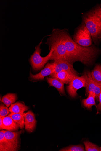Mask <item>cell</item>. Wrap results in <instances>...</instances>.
I'll list each match as a JSON object with an SVG mask.
<instances>
[{"label": "cell", "instance_id": "4", "mask_svg": "<svg viewBox=\"0 0 101 151\" xmlns=\"http://www.w3.org/2000/svg\"><path fill=\"white\" fill-rule=\"evenodd\" d=\"M42 40L35 47L34 52L32 55L30 59V61L33 69L37 71L40 70L44 67L45 64L50 58L54 49L51 48V50L47 55L45 57H42L40 55L41 53V45Z\"/></svg>", "mask_w": 101, "mask_h": 151}, {"label": "cell", "instance_id": "14", "mask_svg": "<svg viewBox=\"0 0 101 151\" xmlns=\"http://www.w3.org/2000/svg\"><path fill=\"white\" fill-rule=\"evenodd\" d=\"M4 129L12 131H18L19 128L12 118L8 116L2 117Z\"/></svg>", "mask_w": 101, "mask_h": 151}, {"label": "cell", "instance_id": "25", "mask_svg": "<svg viewBox=\"0 0 101 151\" xmlns=\"http://www.w3.org/2000/svg\"><path fill=\"white\" fill-rule=\"evenodd\" d=\"M99 104L97 106L98 110L101 111V92L100 93L99 96Z\"/></svg>", "mask_w": 101, "mask_h": 151}, {"label": "cell", "instance_id": "26", "mask_svg": "<svg viewBox=\"0 0 101 151\" xmlns=\"http://www.w3.org/2000/svg\"><path fill=\"white\" fill-rule=\"evenodd\" d=\"M4 129V124L3 122V118L0 117V130Z\"/></svg>", "mask_w": 101, "mask_h": 151}, {"label": "cell", "instance_id": "1", "mask_svg": "<svg viewBox=\"0 0 101 151\" xmlns=\"http://www.w3.org/2000/svg\"><path fill=\"white\" fill-rule=\"evenodd\" d=\"M69 55L74 62L79 61L86 65L91 64L100 52L94 46L85 47L76 43L67 30L57 29Z\"/></svg>", "mask_w": 101, "mask_h": 151}, {"label": "cell", "instance_id": "2", "mask_svg": "<svg viewBox=\"0 0 101 151\" xmlns=\"http://www.w3.org/2000/svg\"><path fill=\"white\" fill-rule=\"evenodd\" d=\"M48 40L50 47L54 49L50 60L63 61L73 64L74 62L67 51L57 29L53 30Z\"/></svg>", "mask_w": 101, "mask_h": 151}, {"label": "cell", "instance_id": "15", "mask_svg": "<svg viewBox=\"0 0 101 151\" xmlns=\"http://www.w3.org/2000/svg\"><path fill=\"white\" fill-rule=\"evenodd\" d=\"M47 80L50 86L55 87L61 94L65 95L64 87V84L63 82L58 79L52 78L47 77Z\"/></svg>", "mask_w": 101, "mask_h": 151}, {"label": "cell", "instance_id": "11", "mask_svg": "<svg viewBox=\"0 0 101 151\" xmlns=\"http://www.w3.org/2000/svg\"><path fill=\"white\" fill-rule=\"evenodd\" d=\"M5 131L2 130L0 132V151H17L19 147L9 142L5 138L4 133Z\"/></svg>", "mask_w": 101, "mask_h": 151}, {"label": "cell", "instance_id": "16", "mask_svg": "<svg viewBox=\"0 0 101 151\" xmlns=\"http://www.w3.org/2000/svg\"><path fill=\"white\" fill-rule=\"evenodd\" d=\"M9 109L11 113H21L27 111L29 107L22 103L17 102L12 104Z\"/></svg>", "mask_w": 101, "mask_h": 151}, {"label": "cell", "instance_id": "23", "mask_svg": "<svg viewBox=\"0 0 101 151\" xmlns=\"http://www.w3.org/2000/svg\"><path fill=\"white\" fill-rule=\"evenodd\" d=\"M9 109L3 104L0 106V117H2L7 116L9 113Z\"/></svg>", "mask_w": 101, "mask_h": 151}, {"label": "cell", "instance_id": "27", "mask_svg": "<svg viewBox=\"0 0 101 151\" xmlns=\"http://www.w3.org/2000/svg\"><path fill=\"white\" fill-rule=\"evenodd\" d=\"M100 151H101V147H100Z\"/></svg>", "mask_w": 101, "mask_h": 151}, {"label": "cell", "instance_id": "3", "mask_svg": "<svg viewBox=\"0 0 101 151\" xmlns=\"http://www.w3.org/2000/svg\"><path fill=\"white\" fill-rule=\"evenodd\" d=\"M84 22L90 32L95 44L101 41V22L92 9L85 14Z\"/></svg>", "mask_w": 101, "mask_h": 151}, {"label": "cell", "instance_id": "19", "mask_svg": "<svg viewBox=\"0 0 101 151\" xmlns=\"http://www.w3.org/2000/svg\"><path fill=\"white\" fill-rule=\"evenodd\" d=\"M17 99V95L15 93H8L3 97L2 102L5 104L8 107L11 105L15 103Z\"/></svg>", "mask_w": 101, "mask_h": 151}, {"label": "cell", "instance_id": "12", "mask_svg": "<svg viewBox=\"0 0 101 151\" xmlns=\"http://www.w3.org/2000/svg\"><path fill=\"white\" fill-rule=\"evenodd\" d=\"M52 78H56L61 81L64 84H69L71 80L77 76L70 72L62 71L51 75Z\"/></svg>", "mask_w": 101, "mask_h": 151}, {"label": "cell", "instance_id": "8", "mask_svg": "<svg viewBox=\"0 0 101 151\" xmlns=\"http://www.w3.org/2000/svg\"><path fill=\"white\" fill-rule=\"evenodd\" d=\"M53 63L54 68L53 73L65 71L71 72L78 76V73L74 69L73 64L67 62L60 60L54 61Z\"/></svg>", "mask_w": 101, "mask_h": 151}, {"label": "cell", "instance_id": "10", "mask_svg": "<svg viewBox=\"0 0 101 151\" xmlns=\"http://www.w3.org/2000/svg\"><path fill=\"white\" fill-rule=\"evenodd\" d=\"M54 68L53 63H48L46 65L44 69L38 74L33 75L31 73L30 77L31 78L35 80H43L45 77L52 74L54 72Z\"/></svg>", "mask_w": 101, "mask_h": 151}, {"label": "cell", "instance_id": "5", "mask_svg": "<svg viewBox=\"0 0 101 151\" xmlns=\"http://www.w3.org/2000/svg\"><path fill=\"white\" fill-rule=\"evenodd\" d=\"M73 40L76 43L83 47H89L92 45V39L91 34L84 22L76 30Z\"/></svg>", "mask_w": 101, "mask_h": 151}, {"label": "cell", "instance_id": "24", "mask_svg": "<svg viewBox=\"0 0 101 151\" xmlns=\"http://www.w3.org/2000/svg\"><path fill=\"white\" fill-rule=\"evenodd\" d=\"M92 9L101 22V4L97 6Z\"/></svg>", "mask_w": 101, "mask_h": 151}, {"label": "cell", "instance_id": "18", "mask_svg": "<svg viewBox=\"0 0 101 151\" xmlns=\"http://www.w3.org/2000/svg\"><path fill=\"white\" fill-rule=\"evenodd\" d=\"M96 96L95 93L92 92H89L88 97L86 99H83L82 101L83 106L86 108L91 109L92 107L96 105L95 101Z\"/></svg>", "mask_w": 101, "mask_h": 151}, {"label": "cell", "instance_id": "22", "mask_svg": "<svg viewBox=\"0 0 101 151\" xmlns=\"http://www.w3.org/2000/svg\"><path fill=\"white\" fill-rule=\"evenodd\" d=\"M62 151H84L85 149L82 145H71L62 149Z\"/></svg>", "mask_w": 101, "mask_h": 151}, {"label": "cell", "instance_id": "17", "mask_svg": "<svg viewBox=\"0 0 101 151\" xmlns=\"http://www.w3.org/2000/svg\"><path fill=\"white\" fill-rule=\"evenodd\" d=\"M24 113H11L8 115L12 118L21 129H23L25 127Z\"/></svg>", "mask_w": 101, "mask_h": 151}, {"label": "cell", "instance_id": "21", "mask_svg": "<svg viewBox=\"0 0 101 151\" xmlns=\"http://www.w3.org/2000/svg\"><path fill=\"white\" fill-rule=\"evenodd\" d=\"M85 150L86 151H99L100 147L89 141L83 142Z\"/></svg>", "mask_w": 101, "mask_h": 151}, {"label": "cell", "instance_id": "13", "mask_svg": "<svg viewBox=\"0 0 101 151\" xmlns=\"http://www.w3.org/2000/svg\"><path fill=\"white\" fill-rule=\"evenodd\" d=\"M22 132V130L17 132L5 131V137L9 142L19 147L20 137Z\"/></svg>", "mask_w": 101, "mask_h": 151}, {"label": "cell", "instance_id": "20", "mask_svg": "<svg viewBox=\"0 0 101 151\" xmlns=\"http://www.w3.org/2000/svg\"><path fill=\"white\" fill-rule=\"evenodd\" d=\"M91 74L94 80L101 83V65H96L94 70L91 73Z\"/></svg>", "mask_w": 101, "mask_h": 151}, {"label": "cell", "instance_id": "6", "mask_svg": "<svg viewBox=\"0 0 101 151\" xmlns=\"http://www.w3.org/2000/svg\"><path fill=\"white\" fill-rule=\"evenodd\" d=\"M83 75L86 81V95H89V92H92L96 94L97 100H99V95L101 92V83L96 82L92 78L91 73L89 71L84 72Z\"/></svg>", "mask_w": 101, "mask_h": 151}, {"label": "cell", "instance_id": "9", "mask_svg": "<svg viewBox=\"0 0 101 151\" xmlns=\"http://www.w3.org/2000/svg\"><path fill=\"white\" fill-rule=\"evenodd\" d=\"M24 114L25 129L29 132H32L35 129L36 124L35 115L31 111Z\"/></svg>", "mask_w": 101, "mask_h": 151}, {"label": "cell", "instance_id": "7", "mask_svg": "<svg viewBox=\"0 0 101 151\" xmlns=\"http://www.w3.org/2000/svg\"><path fill=\"white\" fill-rule=\"evenodd\" d=\"M86 79L83 75L81 77L75 76L72 79L67 87L69 95L72 98H75L78 94L77 91L83 87H85Z\"/></svg>", "mask_w": 101, "mask_h": 151}]
</instances>
